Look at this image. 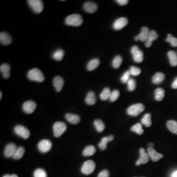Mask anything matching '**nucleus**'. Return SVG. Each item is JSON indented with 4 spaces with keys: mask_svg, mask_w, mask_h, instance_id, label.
<instances>
[{
    "mask_svg": "<svg viewBox=\"0 0 177 177\" xmlns=\"http://www.w3.org/2000/svg\"><path fill=\"white\" fill-rule=\"evenodd\" d=\"M27 77L29 80L37 82H42L45 79L43 73L37 68H32L27 73Z\"/></svg>",
    "mask_w": 177,
    "mask_h": 177,
    "instance_id": "f257e3e1",
    "label": "nucleus"
},
{
    "mask_svg": "<svg viewBox=\"0 0 177 177\" xmlns=\"http://www.w3.org/2000/svg\"><path fill=\"white\" fill-rule=\"evenodd\" d=\"M83 20L81 15L79 14H71L65 19V23L68 26L78 27L82 24Z\"/></svg>",
    "mask_w": 177,
    "mask_h": 177,
    "instance_id": "f03ea898",
    "label": "nucleus"
},
{
    "mask_svg": "<svg viewBox=\"0 0 177 177\" xmlns=\"http://www.w3.org/2000/svg\"><path fill=\"white\" fill-rule=\"evenodd\" d=\"M144 109L145 107L141 103L133 104L127 108V113L130 116L135 117L142 112Z\"/></svg>",
    "mask_w": 177,
    "mask_h": 177,
    "instance_id": "7ed1b4c3",
    "label": "nucleus"
},
{
    "mask_svg": "<svg viewBox=\"0 0 177 177\" xmlns=\"http://www.w3.org/2000/svg\"><path fill=\"white\" fill-rule=\"evenodd\" d=\"M30 7L36 13H40L43 10V1L41 0H28L27 1Z\"/></svg>",
    "mask_w": 177,
    "mask_h": 177,
    "instance_id": "20e7f679",
    "label": "nucleus"
},
{
    "mask_svg": "<svg viewBox=\"0 0 177 177\" xmlns=\"http://www.w3.org/2000/svg\"><path fill=\"white\" fill-rule=\"evenodd\" d=\"M67 126L64 122H57L53 125L54 135L56 137L61 136L66 131Z\"/></svg>",
    "mask_w": 177,
    "mask_h": 177,
    "instance_id": "39448f33",
    "label": "nucleus"
},
{
    "mask_svg": "<svg viewBox=\"0 0 177 177\" xmlns=\"http://www.w3.org/2000/svg\"><path fill=\"white\" fill-rule=\"evenodd\" d=\"M96 164L93 160H88L83 163L81 171L85 175H90L95 171Z\"/></svg>",
    "mask_w": 177,
    "mask_h": 177,
    "instance_id": "423d86ee",
    "label": "nucleus"
},
{
    "mask_svg": "<svg viewBox=\"0 0 177 177\" xmlns=\"http://www.w3.org/2000/svg\"><path fill=\"white\" fill-rule=\"evenodd\" d=\"M14 132L17 135L24 139H27L30 136V132L27 128L22 125H16L14 129Z\"/></svg>",
    "mask_w": 177,
    "mask_h": 177,
    "instance_id": "0eeeda50",
    "label": "nucleus"
},
{
    "mask_svg": "<svg viewBox=\"0 0 177 177\" xmlns=\"http://www.w3.org/2000/svg\"><path fill=\"white\" fill-rule=\"evenodd\" d=\"M131 53L132 54L134 61L137 63L142 62L144 59L143 53L139 49L137 46H134L131 48Z\"/></svg>",
    "mask_w": 177,
    "mask_h": 177,
    "instance_id": "6e6552de",
    "label": "nucleus"
},
{
    "mask_svg": "<svg viewBox=\"0 0 177 177\" xmlns=\"http://www.w3.org/2000/svg\"><path fill=\"white\" fill-rule=\"evenodd\" d=\"M52 143L50 140L43 139L38 143L37 145L38 150L42 153L49 152L52 148Z\"/></svg>",
    "mask_w": 177,
    "mask_h": 177,
    "instance_id": "1a4fd4ad",
    "label": "nucleus"
},
{
    "mask_svg": "<svg viewBox=\"0 0 177 177\" xmlns=\"http://www.w3.org/2000/svg\"><path fill=\"white\" fill-rule=\"evenodd\" d=\"M37 108V104L34 101H28L23 104L22 109L26 113L32 114L34 112Z\"/></svg>",
    "mask_w": 177,
    "mask_h": 177,
    "instance_id": "9d476101",
    "label": "nucleus"
},
{
    "mask_svg": "<svg viewBox=\"0 0 177 177\" xmlns=\"http://www.w3.org/2000/svg\"><path fill=\"white\" fill-rule=\"evenodd\" d=\"M149 29L148 27H144L142 28L140 34L136 36L134 39L136 41H141L142 42H146L148 39L149 35Z\"/></svg>",
    "mask_w": 177,
    "mask_h": 177,
    "instance_id": "9b49d317",
    "label": "nucleus"
},
{
    "mask_svg": "<svg viewBox=\"0 0 177 177\" xmlns=\"http://www.w3.org/2000/svg\"><path fill=\"white\" fill-rule=\"evenodd\" d=\"M128 24V20L125 17H121L117 19L114 22L113 28L116 30H120L125 27Z\"/></svg>",
    "mask_w": 177,
    "mask_h": 177,
    "instance_id": "f8f14e48",
    "label": "nucleus"
},
{
    "mask_svg": "<svg viewBox=\"0 0 177 177\" xmlns=\"http://www.w3.org/2000/svg\"><path fill=\"white\" fill-rule=\"evenodd\" d=\"M140 157L136 162V165L137 166L140 165L142 164H146L149 161V155L147 154L144 149L141 148L139 150Z\"/></svg>",
    "mask_w": 177,
    "mask_h": 177,
    "instance_id": "ddd939ff",
    "label": "nucleus"
},
{
    "mask_svg": "<svg viewBox=\"0 0 177 177\" xmlns=\"http://www.w3.org/2000/svg\"><path fill=\"white\" fill-rule=\"evenodd\" d=\"M17 149V147L15 144H8L5 147L4 155L7 158L12 157Z\"/></svg>",
    "mask_w": 177,
    "mask_h": 177,
    "instance_id": "4468645a",
    "label": "nucleus"
},
{
    "mask_svg": "<svg viewBox=\"0 0 177 177\" xmlns=\"http://www.w3.org/2000/svg\"><path fill=\"white\" fill-rule=\"evenodd\" d=\"M147 151L150 159L154 162L159 161L160 159L163 157V155L157 153L154 148H148L147 149Z\"/></svg>",
    "mask_w": 177,
    "mask_h": 177,
    "instance_id": "2eb2a0df",
    "label": "nucleus"
},
{
    "mask_svg": "<svg viewBox=\"0 0 177 177\" xmlns=\"http://www.w3.org/2000/svg\"><path fill=\"white\" fill-rule=\"evenodd\" d=\"M53 83L54 87L56 91L57 92H60V91H61V90L63 89V86H64V79L61 77L57 76L54 78Z\"/></svg>",
    "mask_w": 177,
    "mask_h": 177,
    "instance_id": "dca6fc26",
    "label": "nucleus"
},
{
    "mask_svg": "<svg viewBox=\"0 0 177 177\" xmlns=\"http://www.w3.org/2000/svg\"><path fill=\"white\" fill-rule=\"evenodd\" d=\"M97 5L96 3L91 2H87L84 4L83 8L84 11L89 13H93L97 10Z\"/></svg>",
    "mask_w": 177,
    "mask_h": 177,
    "instance_id": "f3484780",
    "label": "nucleus"
},
{
    "mask_svg": "<svg viewBox=\"0 0 177 177\" xmlns=\"http://www.w3.org/2000/svg\"><path fill=\"white\" fill-rule=\"evenodd\" d=\"M12 38L9 34L6 32H1L0 34V42L4 45H8L12 43Z\"/></svg>",
    "mask_w": 177,
    "mask_h": 177,
    "instance_id": "a211bd4d",
    "label": "nucleus"
},
{
    "mask_svg": "<svg viewBox=\"0 0 177 177\" xmlns=\"http://www.w3.org/2000/svg\"><path fill=\"white\" fill-rule=\"evenodd\" d=\"M65 118L67 122L73 125H76L80 122V117L77 115L67 113L65 115Z\"/></svg>",
    "mask_w": 177,
    "mask_h": 177,
    "instance_id": "6ab92c4d",
    "label": "nucleus"
},
{
    "mask_svg": "<svg viewBox=\"0 0 177 177\" xmlns=\"http://www.w3.org/2000/svg\"><path fill=\"white\" fill-rule=\"evenodd\" d=\"M158 37H159V36L157 35L156 31L155 30L150 31L148 39L145 42V46L147 47H151L153 42L156 40Z\"/></svg>",
    "mask_w": 177,
    "mask_h": 177,
    "instance_id": "aec40b11",
    "label": "nucleus"
},
{
    "mask_svg": "<svg viewBox=\"0 0 177 177\" xmlns=\"http://www.w3.org/2000/svg\"><path fill=\"white\" fill-rule=\"evenodd\" d=\"M11 66L7 64H4L0 66V71L2 74V77L5 79H7L10 77Z\"/></svg>",
    "mask_w": 177,
    "mask_h": 177,
    "instance_id": "412c9836",
    "label": "nucleus"
},
{
    "mask_svg": "<svg viewBox=\"0 0 177 177\" xmlns=\"http://www.w3.org/2000/svg\"><path fill=\"white\" fill-rule=\"evenodd\" d=\"M96 96L95 93L90 91L87 94V96L85 98V102L86 104L89 106H93L96 104Z\"/></svg>",
    "mask_w": 177,
    "mask_h": 177,
    "instance_id": "4be33fe9",
    "label": "nucleus"
},
{
    "mask_svg": "<svg viewBox=\"0 0 177 177\" xmlns=\"http://www.w3.org/2000/svg\"><path fill=\"white\" fill-rule=\"evenodd\" d=\"M114 139L113 135H110L108 137H104L101 140V142L98 144V147L101 150H104L107 148V145L109 142L112 141Z\"/></svg>",
    "mask_w": 177,
    "mask_h": 177,
    "instance_id": "5701e85b",
    "label": "nucleus"
},
{
    "mask_svg": "<svg viewBox=\"0 0 177 177\" xmlns=\"http://www.w3.org/2000/svg\"><path fill=\"white\" fill-rule=\"evenodd\" d=\"M170 65L172 66H177V54L175 51H170L167 53Z\"/></svg>",
    "mask_w": 177,
    "mask_h": 177,
    "instance_id": "b1692460",
    "label": "nucleus"
},
{
    "mask_svg": "<svg viewBox=\"0 0 177 177\" xmlns=\"http://www.w3.org/2000/svg\"><path fill=\"white\" fill-rule=\"evenodd\" d=\"M100 64V60L97 58L92 59L87 64V70L89 71H94L96 68L98 67Z\"/></svg>",
    "mask_w": 177,
    "mask_h": 177,
    "instance_id": "393cba45",
    "label": "nucleus"
},
{
    "mask_svg": "<svg viewBox=\"0 0 177 177\" xmlns=\"http://www.w3.org/2000/svg\"><path fill=\"white\" fill-rule=\"evenodd\" d=\"M165 79V74L162 72H157L153 76L152 82L155 84H160L164 81Z\"/></svg>",
    "mask_w": 177,
    "mask_h": 177,
    "instance_id": "a878e982",
    "label": "nucleus"
},
{
    "mask_svg": "<svg viewBox=\"0 0 177 177\" xmlns=\"http://www.w3.org/2000/svg\"><path fill=\"white\" fill-rule=\"evenodd\" d=\"M96 152V148L93 145H89L86 147L83 152V155L85 156H90L93 155Z\"/></svg>",
    "mask_w": 177,
    "mask_h": 177,
    "instance_id": "bb28decb",
    "label": "nucleus"
},
{
    "mask_svg": "<svg viewBox=\"0 0 177 177\" xmlns=\"http://www.w3.org/2000/svg\"><path fill=\"white\" fill-rule=\"evenodd\" d=\"M64 55H65V52L64 50L61 49H59L54 52L52 55V57L55 60L61 61L63 60Z\"/></svg>",
    "mask_w": 177,
    "mask_h": 177,
    "instance_id": "cd10ccee",
    "label": "nucleus"
},
{
    "mask_svg": "<svg viewBox=\"0 0 177 177\" xmlns=\"http://www.w3.org/2000/svg\"><path fill=\"white\" fill-rule=\"evenodd\" d=\"M165 91L162 88H157L155 91V98L158 101H162L165 97Z\"/></svg>",
    "mask_w": 177,
    "mask_h": 177,
    "instance_id": "c85d7f7f",
    "label": "nucleus"
},
{
    "mask_svg": "<svg viewBox=\"0 0 177 177\" xmlns=\"http://www.w3.org/2000/svg\"><path fill=\"white\" fill-rule=\"evenodd\" d=\"M25 150L24 147H19L17 148L15 153L12 156L13 159L15 160H18L21 159L23 156L24 154Z\"/></svg>",
    "mask_w": 177,
    "mask_h": 177,
    "instance_id": "c756f323",
    "label": "nucleus"
},
{
    "mask_svg": "<svg viewBox=\"0 0 177 177\" xmlns=\"http://www.w3.org/2000/svg\"><path fill=\"white\" fill-rule=\"evenodd\" d=\"M167 126L171 132L177 134V122L174 120H168L167 122Z\"/></svg>",
    "mask_w": 177,
    "mask_h": 177,
    "instance_id": "7c9ffc66",
    "label": "nucleus"
},
{
    "mask_svg": "<svg viewBox=\"0 0 177 177\" xmlns=\"http://www.w3.org/2000/svg\"><path fill=\"white\" fill-rule=\"evenodd\" d=\"M94 126L95 129L98 132H101L104 130L105 129V125L103 122L101 120L97 119L94 121Z\"/></svg>",
    "mask_w": 177,
    "mask_h": 177,
    "instance_id": "2f4dec72",
    "label": "nucleus"
},
{
    "mask_svg": "<svg viewBox=\"0 0 177 177\" xmlns=\"http://www.w3.org/2000/svg\"><path fill=\"white\" fill-rule=\"evenodd\" d=\"M111 93V91L109 88H104L100 94V98L102 101H106L110 98Z\"/></svg>",
    "mask_w": 177,
    "mask_h": 177,
    "instance_id": "473e14b6",
    "label": "nucleus"
},
{
    "mask_svg": "<svg viewBox=\"0 0 177 177\" xmlns=\"http://www.w3.org/2000/svg\"><path fill=\"white\" fill-rule=\"evenodd\" d=\"M141 123L146 127H149L152 125L151 116L150 114H146L141 119Z\"/></svg>",
    "mask_w": 177,
    "mask_h": 177,
    "instance_id": "72a5a7b5",
    "label": "nucleus"
},
{
    "mask_svg": "<svg viewBox=\"0 0 177 177\" xmlns=\"http://www.w3.org/2000/svg\"><path fill=\"white\" fill-rule=\"evenodd\" d=\"M122 61H123V59H122V57L119 55L115 57L113 60L112 63L113 67L116 69L119 68L120 65L122 64Z\"/></svg>",
    "mask_w": 177,
    "mask_h": 177,
    "instance_id": "f704fd0d",
    "label": "nucleus"
},
{
    "mask_svg": "<svg viewBox=\"0 0 177 177\" xmlns=\"http://www.w3.org/2000/svg\"><path fill=\"white\" fill-rule=\"evenodd\" d=\"M131 130L137 134H139V135H141L143 133L144 130L142 129V125L140 123H138V124H135V125H133L131 129Z\"/></svg>",
    "mask_w": 177,
    "mask_h": 177,
    "instance_id": "c9c22d12",
    "label": "nucleus"
},
{
    "mask_svg": "<svg viewBox=\"0 0 177 177\" xmlns=\"http://www.w3.org/2000/svg\"><path fill=\"white\" fill-rule=\"evenodd\" d=\"M166 42H169L173 47H177V38L174 37L171 34H168Z\"/></svg>",
    "mask_w": 177,
    "mask_h": 177,
    "instance_id": "e433bc0d",
    "label": "nucleus"
},
{
    "mask_svg": "<svg viewBox=\"0 0 177 177\" xmlns=\"http://www.w3.org/2000/svg\"><path fill=\"white\" fill-rule=\"evenodd\" d=\"M34 177H47V172L45 170L42 168H38L36 169L34 173Z\"/></svg>",
    "mask_w": 177,
    "mask_h": 177,
    "instance_id": "4c0bfd02",
    "label": "nucleus"
},
{
    "mask_svg": "<svg viewBox=\"0 0 177 177\" xmlns=\"http://www.w3.org/2000/svg\"><path fill=\"white\" fill-rule=\"evenodd\" d=\"M119 96L120 91L117 90H115L111 92L109 100L111 102H114L118 100Z\"/></svg>",
    "mask_w": 177,
    "mask_h": 177,
    "instance_id": "58836bf2",
    "label": "nucleus"
},
{
    "mask_svg": "<svg viewBox=\"0 0 177 177\" xmlns=\"http://www.w3.org/2000/svg\"><path fill=\"white\" fill-rule=\"evenodd\" d=\"M130 75H133L134 76H137L140 75L141 73V70L138 67H136V66H131L130 68Z\"/></svg>",
    "mask_w": 177,
    "mask_h": 177,
    "instance_id": "ea45409f",
    "label": "nucleus"
},
{
    "mask_svg": "<svg viewBox=\"0 0 177 177\" xmlns=\"http://www.w3.org/2000/svg\"><path fill=\"white\" fill-rule=\"evenodd\" d=\"M127 89L130 91L134 90L136 88V82L134 79L130 78L127 82Z\"/></svg>",
    "mask_w": 177,
    "mask_h": 177,
    "instance_id": "a19ab883",
    "label": "nucleus"
},
{
    "mask_svg": "<svg viewBox=\"0 0 177 177\" xmlns=\"http://www.w3.org/2000/svg\"><path fill=\"white\" fill-rule=\"evenodd\" d=\"M130 72L129 71H126L123 74L122 77L120 78V81L123 83H126L128 82L130 79Z\"/></svg>",
    "mask_w": 177,
    "mask_h": 177,
    "instance_id": "79ce46f5",
    "label": "nucleus"
},
{
    "mask_svg": "<svg viewBox=\"0 0 177 177\" xmlns=\"http://www.w3.org/2000/svg\"><path fill=\"white\" fill-rule=\"evenodd\" d=\"M109 172L108 170H103L98 174L97 177H109Z\"/></svg>",
    "mask_w": 177,
    "mask_h": 177,
    "instance_id": "37998d69",
    "label": "nucleus"
},
{
    "mask_svg": "<svg viewBox=\"0 0 177 177\" xmlns=\"http://www.w3.org/2000/svg\"><path fill=\"white\" fill-rule=\"evenodd\" d=\"M116 2L120 6H125L129 3V1L127 0H117Z\"/></svg>",
    "mask_w": 177,
    "mask_h": 177,
    "instance_id": "c03bdc74",
    "label": "nucleus"
},
{
    "mask_svg": "<svg viewBox=\"0 0 177 177\" xmlns=\"http://www.w3.org/2000/svg\"><path fill=\"white\" fill-rule=\"evenodd\" d=\"M172 87L174 89H177V77H176L174 81H173V82L172 84Z\"/></svg>",
    "mask_w": 177,
    "mask_h": 177,
    "instance_id": "a18cd8bd",
    "label": "nucleus"
},
{
    "mask_svg": "<svg viewBox=\"0 0 177 177\" xmlns=\"http://www.w3.org/2000/svg\"><path fill=\"white\" fill-rule=\"evenodd\" d=\"M2 177H18L17 175L16 174H13V175H5Z\"/></svg>",
    "mask_w": 177,
    "mask_h": 177,
    "instance_id": "49530a36",
    "label": "nucleus"
},
{
    "mask_svg": "<svg viewBox=\"0 0 177 177\" xmlns=\"http://www.w3.org/2000/svg\"><path fill=\"white\" fill-rule=\"evenodd\" d=\"M171 177H177V170L173 173L171 175Z\"/></svg>",
    "mask_w": 177,
    "mask_h": 177,
    "instance_id": "de8ad7c7",
    "label": "nucleus"
},
{
    "mask_svg": "<svg viewBox=\"0 0 177 177\" xmlns=\"http://www.w3.org/2000/svg\"><path fill=\"white\" fill-rule=\"evenodd\" d=\"M154 147V144L152 143L148 144V148H153Z\"/></svg>",
    "mask_w": 177,
    "mask_h": 177,
    "instance_id": "09e8293b",
    "label": "nucleus"
},
{
    "mask_svg": "<svg viewBox=\"0 0 177 177\" xmlns=\"http://www.w3.org/2000/svg\"><path fill=\"white\" fill-rule=\"evenodd\" d=\"M0 94H1V96H0V99L1 100L2 98V91H1V93H0Z\"/></svg>",
    "mask_w": 177,
    "mask_h": 177,
    "instance_id": "8fccbe9b",
    "label": "nucleus"
}]
</instances>
